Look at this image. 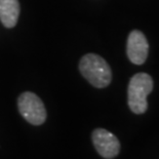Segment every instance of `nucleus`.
<instances>
[{"instance_id": "nucleus-1", "label": "nucleus", "mask_w": 159, "mask_h": 159, "mask_svg": "<svg viewBox=\"0 0 159 159\" xmlns=\"http://www.w3.org/2000/svg\"><path fill=\"white\" fill-rule=\"evenodd\" d=\"M79 70L84 78L97 89L107 87L112 80V72L108 63L102 57L94 53L82 57Z\"/></svg>"}, {"instance_id": "nucleus-2", "label": "nucleus", "mask_w": 159, "mask_h": 159, "mask_svg": "<svg viewBox=\"0 0 159 159\" xmlns=\"http://www.w3.org/2000/svg\"><path fill=\"white\" fill-rule=\"evenodd\" d=\"M153 90V79L147 73H137L130 78L127 89V103L134 114H143L148 109L147 97Z\"/></svg>"}, {"instance_id": "nucleus-3", "label": "nucleus", "mask_w": 159, "mask_h": 159, "mask_svg": "<svg viewBox=\"0 0 159 159\" xmlns=\"http://www.w3.org/2000/svg\"><path fill=\"white\" fill-rule=\"evenodd\" d=\"M19 111L22 116L33 125L42 124L46 119L44 104L35 93L26 91L19 97Z\"/></svg>"}, {"instance_id": "nucleus-4", "label": "nucleus", "mask_w": 159, "mask_h": 159, "mask_svg": "<svg viewBox=\"0 0 159 159\" xmlns=\"http://www.w3.org/2000/svg\"><path fill=\"white\" fill-rule=\"evenodd\" d=\"M93 146L103 158L112 159L119 154L120 143L116 136L104 128H97L91 134Z\"/></svg>"}, {"instance_id": "nucleus-5", "label": "nucleus", "mask_w": 159, "mask_h": 159, "mask_svg": "<svg viewBox=\"0 0 159 159\" xmlns=\"http://www.w3.org/2000/svg\"><path fill=\"white\" fill-rule=\"evenodd\" d=\"M149 52L147 38L139 30H134L127 38L126 53L129 61L134 65H142L146 62Z\"/></svg>"}, {"instance_id": "nucleus-6", "label": "nucleus", "mask_w": 159, "mask_h": 159, "mask_svg": "<svg viewBox=\"0 0 159 159\" xmlns=\"http://www.w3.org/2000/svg\"><path fill=\"white\" fill-rule=\"evenodd\" d=\"M20 16L19 0H0V21L6 28H12Z\"/></svg>"}]
</instances>
